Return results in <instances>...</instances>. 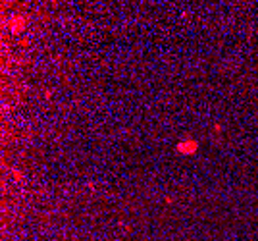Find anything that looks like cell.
I'll return each instance as SVG.
<instances>
[{
	"label": "cell",
	"instance_id": "1",
	"mask_svg": "<svg viewBox=\"0 0 258 241\" xmlns=\"http://www.w3.org/2000/svg\"><path fill=\"white\" fill-rule=\"evenodd\" d=\"M196 141H183V143H179L177 145V150L179 153H195L196 150Z\"/></svg>",
	"mask_w": 258,
	"mask_h": 241
}]
</instances>
